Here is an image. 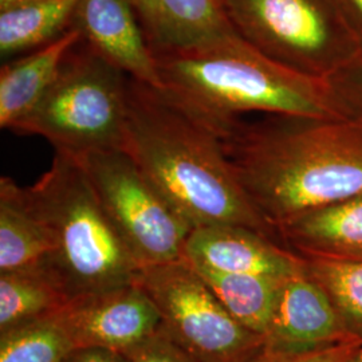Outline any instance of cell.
Wrapping results in <instances>:
<instances>
[{"instance_id": "obj_1", "label": "cell", "mask_w": 362, "mask_h": 362, "mask_svg": "<svg viewBox=\"0 0 362 362\" xmlns=\"http://www.w3.org/2000/svg\"><path fill=\"white\" fill-rule=\"evenodd\" d=\"M236 180L275 227L362 194V124L272 116L219 133Z\"/></svg>"}, {"instance_id": "obj_2", "label": "cell", "mask_w": 362, "mask_h": 362, "mask_svg": "<svg viewBox=\"0 0 362 362\" xmlns=\"http://www.w3.org/2000/svg\"><path fill=\"white\" fill-rule=\"evenodd\" d=\"M124 151L192 230L235 224L278 233L236 180L219 134L164 89L133 78Z\"/></svg>"}, {"instance_id": "obj_3", "label": "cell", "mask_w": 362, "mask_h": 362, "mask_svg": "<svg viewBox=\"0 0 362 362\" xmlns=\"http://www.w3.org/2000/svg\"><path fill=\"white\" fill-rule=\"evenodd\" d=\"M153 54L163 89L218 134L246 113L341 118L322 79L274 61L236 33Z\"/></svg>"}, {"instance_id": "obj_4", "label": "cell", "mask_w": 362, "mask_h": 362, "mask_svg": "<svg viewBox=\"0 0 362 362\" xmlns=\"http://www.w3.org/2000/svg\"><path fill=\"white\" fill-rule=\"evenodd\" d=\"M27 189L52 236L46 267L69 300L137 281L141 267L74 157L55 152L52 167Z\"/></svg>"}, {"instance_id": "obj_5", "label": "cell", "mask_w": 362, "mask_h": 362, "mask_svg": "<svg viewBox=\"0 0 362 362\" xmlns=\"http://www.w3.org/2000/svg\"><path fill=\"white\" fill-rule=\"evenodd\" d=\"M128 79L79 42L49 90L13 132L43 137L55 152L74 158L124 149Z\"/></svg>"}, {"instance_id": "obj_6", "label": "cell", "mask_w": 362, "mask_h": 362, "mask_svg": "<svg viewBox=\"0 0 362 362\" xmlns=\"http://www.w3.org/2000/svg\"><path fill=\"white\" fill-rule=\"evenodd\" d=\"M235 33L269 58L322 79L362 52L334 0H224Z\"/></svg>"}, {"instance_id": "obj_7", "label": "cell", "mask_w": 362, "mask_h": 362, "mask_svg": "<svg viewBox=\"0 0 362 362\" xmlns=\"http://www.w3.org/2000/svg\"><path fill=\"white\" fill-rule=\"evenodd\" d=\"M161 314V329L197 362H251L264 337L239 324L185 259L140 269L137 281Z\"/></svg>"}, {"instance_id": "obj_8", "label": "cell", "mask_w": 362, "mask_h": 362, "mask_svg": "<svg viewBox=\"0 0 362 362\" xmlns=\"http://www.w3.org/2000/svg\"><path fill=\"white\" fill-rule=\"evenodd\" d=\"M76 160L141 269L184 258L192 227L170 207L127 151H98Z\"/></svg>"}, {"instance_id": "obj_9", "label": "cell", "mask_w": 362, "mask_h": 362, "mask_svg": "<svg viewBox=\"0 0 362 362\" xmlns=\"http://www.w3.org/2000/svg\"><path fill=\"white\" fill-rule=\"evenodd\" d=\"M57 317L77 348L125 354L161 327L160 311L137 282L71 299Z\"/></svg>"}, {"instance_id": "obj_10", "label": "cell", "mask_w": 362, "mask_h": 362, "mask_svg": "<svg viewBox=\"0 0 362 362\" xmlns=\"http://www.w3.org/2000/svg\"><path fill=\"white\" fill-rule=\"evenodd\" d=\"M71 27L106 62L129 78L163 89L155 54L132 0H78Z\"/></svg>"}, {"instance_id": "obj_11", "label": "cell", "mask_w": 362, "mask_h": 362, "mask_svg": "<svg viewBox=\"0 0 362 362\" xmlns=\"http://www.w3.org/2000/svg\"><path fill=\"white\" fill-rule=\"evenodd\" d=\"M350 338L324 288L305 267L285 278L272 325L264 337V351L298 354L325 349Z\"/></svg>"}, {"instance_id": "obj_12", "label": "cell", "mask_w": 362, "mask_h": 362, "mask_svg": "<svg viewBox=\"0 0 362 362\" xmlns=\"http://www.w3.org/2000/svg\"><path fill=\"white\" fill-rule=\"evenodd\" d=\"M182 259L197 269L276 278L296 275L305 267L302 255L278 246L264 233L235 224L194 228Z\"/></svg>"}, {"instance_id": "obj_13", "label": "cell", "mask_w": 362, "mask_h": 362, "mask_svg": "<svg viewBox=\"0 0 362 362\" xmlns=\"http://www.w3.org/2000/svg\"><path fill=\"white\" fill-rule=\"evenodd\" d=\"M153 52L188 49L235 33L224 0H132Z\"/></svg>"}, {"instance_id": "obj_14", "label": "cell", "mask_w": 362, "mask_h": 362, "mask_svg": "<svg viewBox=\"0 0 362 362\" xmlns=\"http://www.w3.org/2000/svg\"><path fill=\"white\" fill-rule=\"evenodd\" d=\"M81 37L76 28L33 52L8 59L0 70V127L13 130L37 106Z\"/></svg>"}, {"instance_id": "obj_15", "label": "cell", "mask_w": 362, "mask_h": 362, "mask_svg": "<svg viewBox=\"0 0 362 362\" xmlns=\"http://www.w3.org/2000/svg\"><path fill=\"white\" fill-rule=\"evenodd\" d=\"M278 233L303 257L362 259V194L305 212Z\"/></svg>"}, {"instance_id": "obj_16", "label": "cell", "mask_w": 362, "mask_h": 362, "mask_svg": "<svg viewBox=\"0 0 362 362\" xmlns=\"http://www.w3.org/2000/svg\"><path fill=\"white\" fill-rule=\"evenodd\" d=\"M52 251L50 233L27 187L0 179V272L46 266Z\"/></svg>"}, {"instance_id": "obj_17", "label": "cell", "mask_w": 362, "mask_h": 362, "mask_svg": "<svg viewBox=\"0 0 362 362\" xmlns=\"http://www.w3.org/2000/svg\"><path fill=\"white\" fill-rule=\"evenodd\" d=\"M78 0H31L0 10V55L33 52L71 28Z\"/></svg>"}, {"instance_id": "obj_18", "label": "cell", "mask_w": 362, "mask_h": 362, "mask_svg": "<svg viewBox=\"0 0 362 362\" xmlns=\"http://www.w3.org/2000/svg\"><path fill=\"white\" fill-rule=\"evenodd\" d=\"M67 303L46 266L0 272V333L54 317Z\"/></svg>"}, {"instance_id": "obj_19", "label": "cell", "mask_w": 362, "mask_h": 362, "mask_svg": "<svg viewBox=\"0 0 362 362\" xmlns=\"http://www.w3.org/2000/svg\"><path fill=\"white\" fill-rule=\"evenodd\" d=\"M194 270L203 276L239 324L259 336L266 337L285 278L214 272L197 267Z\"/></svg>"}, {"instance_id": "obj_20", "label": "cell", "mask_w": 362, "mask_h": 362, "mask_svg": "<svg viewBox=\"0 0 362 362\" xmlns=\"http://www.w3.org/2000/svg\"><path fill=\"white\" fill-rule=\"evenodd\" d=\"M303 259L305 272L324 288L346 334L362 339V259Z\"/></svg>"}, {"instance_id": "obj_21", "label": "cell", "mask_w": 362, "mask_h": 362, "mask_svg": "<svg viewBox=\"0 0 362 362\" xmlns=\"http://www.w3.org/2000/svg\"><path fill=\"white\" fill-rule=\"evenodd\" d=\"M76 348L57 315L0 333V362H66Z\"/></svg>"}, {"instance_id": "obj_22", "label": "cell", "mask_w": 362, "mask_h": 362, "mask_svg": "<svg viewBox=\"0 0 362 362\" xmlns=\"http://www.w3.org/2000/svg\"><path fill=\"white\" fill-rule=\"evenodd\" d=\"M324 82L337 115L362 124V52Z\"/></svg>"}, {"instance_id": "obj_23", "label": "cell", "mask_w": 362, "mask_h": 362, "mask_svg": "<svg viewBox=\"0 0 362 362\" xmlns=\"http://www.w3.org/2000/svg\"><path fill=\"white\" fill-rule=\"evenodd\" d=\"M127 354L132 362H197L161 327L156 334Z\"/></svg>"}, {"instance_id": "obj_24", "label": "cell", "mask_w": 362, "mask_h": 362, "mask_svg": "<svg viewBox=\"0 0 362 362\" xmlns=\"http://www.w3.org/2000/svg\"><path fill=\"white\" fill-rule=\"evenodd\" d=\"M360 346H362V339H350L325 349L298 354L270 353L263 350V353L251 362H345Z\"/></svg>"}, {"instance_id": "obj_25", "label": "cell", "mask_w": 362, "mask_h": 362, "mask_svg": "<svg viewBox=\"0 0 362 362\" xmlns=\"http://www.w3.org/2000/svg\"><path fill=\"white\" fill-rule=\"evenodd\" d=\"M66 362H132L128 354L104 348H76Z\"/></svg>"}, {"instance_id": "obj_26", "label": "cell", "mask_w": 362, "mask_h": 362, "mask_svg": "<svg viewBox=\"0 0 362 362\" xmlns=\"http://www.w3.org/2000/svg\"><path fill=\"white\" fill-rule=\"evenodd\" d=\"M362 49V0H334Z\"/></svg>"}, {"instance_id": "obj_27", "label": "cell", "mask_w": 362, "mask_h": 362, "mask_svg": "<svg viewBox=\"0 0 362 362\" xmlns=\"http://www.w3.org/2000/svg\"><path fill=\"white\" fill-rule=\"evenodd\" d=\"M31 0H0V10L11 7V6H16V4H22V3H27Z\"/></svg>"}, {"instance_id": "obj_28", "label": "cell", "mask_w": 362, "mask_h": 362, "mask_svg": "<svg viewBox=\"0 0 362 362\" xmlns=\"http://www.w3.org/2000/svg\"><path fill=\"white\" fill-rule=\"evenodd\" d=\"M345 362H362V346L356 350Z\"/></svg>"}]
</instances>
